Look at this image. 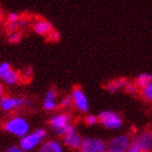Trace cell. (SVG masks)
<instances>
[{"label":"cell","instance_id":"5","mask_svg":"<svg viewBox=\"0 0 152 152\" xmlns=\"http://www.w3.org/2000/svg\"><path fill=\"white\" fill-rule=\"evenodd\" d=\"M133 145V137L129 134L118 133L107 141V150L111 152H126Z\"/></svg>","mask_w":152,"mask_h":152},{"label":"cell","instance_id":"16","mask_svg":"<svg viewBox=\"0 0 152 152\" xmlns=\"http://www.w3.org/2000/svg\"><path fill=\"white\" fill-rule=\"evenodd\" d=\"M134 82L138 86V88L139 89H142L143 87H146L148 84L152 82V75L150 73H146V72H143V73H140L136 76V78L134 79Z\"/></svg>","mask_w":152,"mask_h":152},{"label":"cell","instance_id":"19","mask_svg":"<svg viewBox=\"0 0 152 152\" xmlns=\"http://www.w3.org/2000/svg\"><path fill=\"white\" fill-rule=\"evenodd\" d=\"M59 108L63 111H67L72 108V99L70 95H65L59 100Z\"/></svg>","mask_w":152,"mask_h":152},{"label":"cell","instance_id":"11","mask_svg":"<svg viewBox=\"0 0 152 152\" xmlns=\"http://www.w3.org/2000/svg\"><path fill=\"white\" fill-rule=\"evenodd\" d=\"M31 104L32 102L29 100L21 97H2L0 99V108L3 111H12L23 107H28Z\"/></svg>","mask_w":152,"mask_h":152},{"label":"cell","instance_id":"15","mask_svg":"<svg viewBox=\"0 0 152 152\" xmlns=\"http://www.w3.org/2000/svg\"><path fill=\"white\" fill-rule=\"evenodd\" d=\"M127 79L126 78H115L109 80L107 84L104 85L105 90L110 94H116L120 90H123L124 86L126 84Z\"/></svg>","mask_w":152,"mask_h":152},{"label":"cell","instance_id":"6","mask_svg":"<svg viewBox=\"0 0 152 152\" xmlns=\"http://www.w3.org/2000/svg\"><path fill=\"white\" fill-rule=\"evenodd\" d=\"M71 99H72V108L80 114H87L89 112V100L85 91L82 87L75 86L71 91Z\"/></svg>","mask_w":152,"mask_h":152},{"label":"cell","instance_id":"29","mask_svg":"<svg viewBox=\"0 0 152 152\" xmlns=\"http://www.w3.org/2000/svg\"><path fill=\"white\" fill-rule=\"evenodd\" d=\"M0 13H1V12H0Z\"/></svg>","mask_w":152,"mask_h":152},{"label":"cell","instance_id":"20","mask_svg":"<svg viewBox=\"0 0 152 152\" xmlns=\"http://www.w3.org/2000/svg\"><path fill=\"white\" fill-rule=\"evenodd\" d=\"M84 122H85V124L86 125H88V126H95V125L99 124L98 115L87 113L86 114V116L84 117Z\"/></svg>","mask_w":152,"mask_h":152},{"label":"cell","instance_id":"9","mask_svg":"<svg viewBox=\"0 0 152 152\" xmlns=\"http://www.w3.org/2000/svg\"><path fill=\"white\" fill-rule=\"evenodd\" d=\"M107 150V141L97 136L84 137L79 147V152H104Z\"/></svg>","mask_w":152,"mask_h":152},{"label":"cell","instance_id":"2","mask_svg":"<svg viewBox=\"0 0 152 152\" xmlns=\"http://www.w3.org/2000/svg\"><path fill=\"white\" fill-rule=\"evenodd\" d=\"M47 130L45 128H37V129L26 134L25 136L20 138L19 146L25 152H31L38 149L41 146V143L47 139Z\"/></svg>","mask_w":152,"mask_h":152},{"label":"cell","instance_id":"25","mask_svg":"<svg viewBox=\"0 0 152 152\" xmlns=\"http://www.w3.org/2000/svg\"><path fill=\"white\" fill-rule=\"evenodd\" d=\"M4 152H25V151L18 145V146H10Z\"/></svg>","mask_w":152,"mask_h":152},{"label":"cell","instance_id":"1","mask_svg":"<svg viewBox=\"0 0 152 152\" xmlns=\"http://www.w3.org/2000/svg\"><path fill=\"white\" fill-rule=\"evenodd\" d=\"M73 124L72 114L67 111L56 112L49 117L48 125L52 133L58 137H62L65 130Z\"/></svg>","mask_w":152,"mask_h":152},{"label":"cell","instance_id":"28","mask_svg":"<svg viewBox=\"0 0 152 152\" xmlns=\"http://www.w3.org/2000/svg\"><path fill=\"white\" fill-rule=\"evenodd\" d=\"M104 152H111V151H109V150H105V151Z\"/></svg>","mask_w":152,"mask_h":152},{"label":"cell","instance_id":"26","mask_svg":"<svg viewBox=\"0 0 152 152\" xmlns=\"http://www.w3.org/2000/svg\"><path fill=\"white\" fill-rule=\"evenodd\" d=\"M126 152H143V151H142V150H140L139 148H137L136 146L132 145V146H130V148L128 150H127Z\"/></svg>","mask_w":152,"mask_h":152},{"label":"cell","instance_id":"8","mask_svg":"<svg viewBox=\"0 0 152 152\" xmlns=\"http://www.w3.org/2000/svg\"><path fill=\"white\" fill-rule=\"evenodd\" d=\"M133 145L143 152H152V128L147 127L133 135Z\"/></svg>","mask_w":152,"mask_h":152},{"label":"cell","instance_id":"4","mask_svg":"<svg viewBox=\"0 0 152 152\" xmlns=\"http://www.w3.org/2000/svg\"><path fill=\"white\" fill-rule=\"evenodd\" d=\"M3 129L6 130L7 133L13 135V136L22 138L23 136H25L26 134L29 132L31 125H29V123L27 122L25 117L19 115V116L11 117L3 125Z\"/></svg>","mask_w":152,"mask_h":152},{"label":"cell","instance_id":"13","mask_svg":"<svg viewBox=\"0 0 152 152\" xmlns=\"http://www.w3.org/2000/svg\"><path fill=\"white\" fill-rule=\"evenodd\" d=\"M37 152H64V146L62 141L57 138H47L38 148Z\"/></svg>","mask_w":152,"mask_h":152},{"label":"cell","instance_id":"10","mask_svg":"<svg viewBox=\"0 0 152 152\" xmlns=\"http://www.w3.org/2000/svg\"><path fill=\"white\" fill-rule=\"evenodd\" d=\"M21 74L18 71L13 70L9 62L0 63V79L8 86H14L21 80Z\"/></svg>","mask_w":152,"mask_h":152},{"label":"cell","instance_id":"7","mask_svg":"<svg viewBox=\"0 0 152 152\" xmlns=\"http://www.w3.org/2000/svg\"><path fill=\"white\" fill-rule=\"evenodd\" d=\"M83 139H84V136L79 133V130L73 124L65 130V133L61 137V141L63 143V146L74 151L75 150L78 151L79 147L83 142Z\"/></svg>","mask_w":152,"mask_h":152},{"label":"cell","instance_id":"18","mask_svg":"<svg viewBox=\"0 0 152 152\" xmlns=\"http://www.w3.org/2000/svg\"><path fill=\"white\" fill-rule=\"evenodd\" d=\"M139 94L145 101L152 103V82L148 84L146 87H143L142 89H140Z\"/></svg>","mask_w":152,"mask_h":152},{"label":"cell","instance_id":"24","mask_svg":"<svg viewBox=\"0 0 152 152\" xmlns=\"http://www.w3.org/2000/svg\"><path fill=\"white\" fill-rule=\"evenodd\" d=\"M21 16L18 14V13L11 12L8 14V22H12V23H18V21L20 20Z\"/></svg>","mask_w":152,"mask_h":152},{"label":"cell","instance_id":"23","mask_svg":"<svg viewBox=\"0 0 152 152\" xmlns=\"http://www.w3.org/2000/svg\"><path fill=\"white\" fill-rule=\"evenodd\" d=\"M29 24H31V21L27 18H20V20L18 21L16 25H18V28H26L28 27Z\"/></svg>","mask_w":152,"mask_h":152},{"label":"cell","instance_id":"3","mask_svg":"<svg viewBox=\"0 0 152 152\" xmlns=\"http://www.w3.org/2000/svg\"><path fill=\"white\" fill-rule=\"evenodd\" d=\"M99 124L107 130L111 132H117L123 128L124 121L123 117L115 111L105 110L98 114Z\"/></svg>","mask_w":152,"mask_h":152},{"label":"cell","instance_id":"22","mask_svg":"<svg viewBox=\"0 0 152 152\" xmlns=\"http://www.w3.org/2000/svg\"><path fill=\"white\" fill-rule=\"evenodd\" d=\"M46 38H47V40L49 41V42H58V41L60 40L61 35H60V33H59V31L53 28L47 36H46Z\"/></svg>","mask_w":152,"mask_h":152},{"label":"cell","instance_id":"17","mask_svg":"<svg viewBox=\"0 0 152 152\" xmlns=\"http://www.w3.org/2000/svg\"><path fill=\"white\" fill-rule=\"evenodd\" d=\"M124 91L126 92V94H128V95H137V94H139L140 92V89L138 88V86L135 84V82L134 80H128L127 79L126 84H125V86H124Z\"/></svg>","mask_w":152,"mask_h":152},{"label":"cell","instance_id":"27","mask_svg":"<svg viewBox=\"0 0 152 152\" xmlns=\"http://www.w3.org/2000/svg\"><path fill=\"white\" fill-rule=\"evenodd\" d=\"M3 97V86H2V84L0 83V99L2 98Z\"/></svg>","mask_w":152,"mask_h":152},{"label":"cell","instance_id":"12","mask_svg":"<svg viewBox=\"0 0 152 152\" xmlns=\"http://www.w3.org/2000/svg\"><path fill=\"white\" fill-rule=\"evenodd\" d=\"M59 108V101H58V91L56 89H49L44 97L42 101V109L45 111L51 112Z\"/></svg>","mask_w":152,"mask_h":152},{"label":"cell","instance_id":"21","mask_svg":"<svg viewBox=\"0 0 152 152\" xmlns=\"http://www.w3.org/2000/svg\"><path fill=\"white\" fill-rule=\"evenodd\" d=\"M21 39H22V34L20 32H18V31H13L8 36V40L11 44H18V42L21 41Z\"/></svg>","mask_w":152,"mask_h":152},{"label":"cell","instance_id":"14","mask_svg":"<svg viewBox=\"0 0 152 152\" xmlns=\"http://www.w3.org/2000/svg\"><path fill=\"white\" fill-rule=\"evenodd\" d=\"M33 29H34V32L37 35L46 37L53 29V26H52V24L48 20L39 18V19L35 20L34 23H33Z\"/></svg>","mask_w":152,"mask_h":152}]
</instances>
